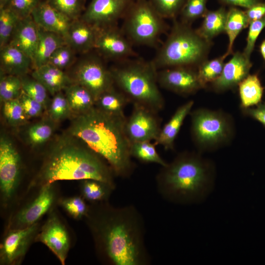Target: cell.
I'll return each instance as SVG.
<instances>
[{
  "instance_id": "cell-1",
  "label": "cell",
  "mask_w": 265,
  "mask_h": 265,
  "mask_svg": "<svg viewBox=\"0 0 265 265\" xmlns=\"http://www.w3.org/2000/svg\"><path fill=\"white\" fill-rule=\"evenodd\" d=\"M101 259L111 265H147L143 219L132 205L95 203L85 216Z\"/></svg>"
},
{
  "instance_id": "cell-2",
  "label": "cell",
  "mask_w": 265,
  "mask_h": 265,
  "mask_svg": "<svg viewBox=\"0 0 265 265\" xmlns=\"http://www.w3.org/2000/svg\"><path fill=\"white\" fill-rule=\"evenodd\" d=\"M126 119L107 114L95 106L74 116L67 133L81 140L104 159L115 176L128 178L134 164L125 129Z\"/></svg>"
},
{
  "instance_id": "cell-3",
  "label": "cell",
  "mask_w": 265,
  "mask_h": 265,
  "mask_svg": "<svg viewBox=\"0 0 265 265\" xmlns=\"http://www.w3.org/2000/svg\"><path fill=\"white\" fill-rule=\"evenodd\" d=\"M81 140L68 133L53 144L31 186L61 180L92 179L115 187L111 167Z\"/></svg>"
},
{
  "instance_id": "cell-4",
  "label": "cell",
  "mask_w": 265,
  "mask_h": 265,
  "mask_svg": "<svg viewBox=\"0 0 265 265\" xmlns=\"http://www.w3.org/2000/svg\"><path fill=\"white\" fill-rule=\"evenodd\" d=\"M215 170L210 160L199 152H184L161 169L156 177L159 193L175 203L200 202L211 192Z\"/></svg>"
},
{
  "instance_id": "cell-5",
  "label": "cell",
  "mask_w": 265,
  "mask_h": 265,
  "mask_svg": "<svg viewBox=\"0 0 265 265\" xmlns=\"http://www.w3.org/2000/svg\"><path fill=\"white\" fill-rule=\"evenodd\" d=\"M125 61L110 69L115 86L133 105L157 112L163 109L165 102L158 86V70L152 63Z\"/></svg>"
},
{
  "instance_id": "cell-6",
  "label": "cell",
  "mask_w": 265,
  "mask_h": 265,
  "mask_svg": "<svg viewBox=\"0 0 265 265\" xmlns=\"http://www.w3.org/2000/svg\"><path fill=\"white\" fill-rule=\"evenodd\" d=\"M211 44L187 24L176 22L151 62L157 70L177 66L198 67L206 60Z\"/></svg>"
},
{
  "instance_id": "cell-7",
  "label": "cell",
  "mask_w": 265,
  "mask_h": 265,
  "mask_svg": "<svg viewBox=\"0 0 265 265\" xmlns=\"http://www.w3.org/2000/svg\"><path fill=\"white\" fill-rule=\"evenodd\" d=\"M189 115L192 139L199 153L216 150L233 139L235 122L227 112L199 108L191 110Z\"/></svg>"
},
{
  "instance_id": "cell-8",
  "label": "cell",
  "mask_w": 265,
  "mask_h": 265,
  "mask_svg": "<svg viewBox=\"0 0 265 265\" xmlns=\"http://www.w3.org/2000/svg\"><path fill=\"white\" fill-rule=\"evenodd\" d=\"M124 16L123 32L131 42L151 46L156 44L163 30V18L149 0L131 2Z\"/></svg>"
},
{
  "instance_id": "cell-9",
  "label": "cell",
  "mask_w": 265,
  "mask_h": 265,
  "mask_svg": "<svg viewBox=\"0 0 265 265\" xmlns=\"http://www.w3.org/2000/svg\"><path fill=\"white\" fill-rule=\"evenodd\" d=\"M99 56L87 54L83 56L74 65L69 75L73 82L88 90L95 101L115 86L110 69L106 67Z\"/></svg>"
},
{
  "instance_id": "cell-10",
  "label": "cell",
  "mask_w": 265,
  "mask_h": 265,
  "mask_svg": "<svg viewBox=\"0 0 265 265\" xmlns=\"http://www.w3.org/2000/svg\"><path fill=\"white\" fill-rule=\"evenodd\" d=\"M21 160L11 138L4 134L0 137V189L6 205L13 197L19 184Z\"/></svg>"
},
{
  "instance_id": "cell-11",
  "label": "cell",
  "mask_w": 265,
  "mask_h": 265,
  "mask_svg": "<svg viewBox=\"0 0 265 265\" xmlns=\"http://www.w3.org/2000/svg\"><path fill=\"white\" fill-rule=\"evenodd\" d=\"M132 112L127 118L125 129L131 143L156 140L161 130L158 113L143 106L133 105Z\"/></svg>"
},
{
  "instance_id": "cell-12",
  "label": "cell",
  "mask_w": 265,
  "mask_h": 265,
  "mask_svg": "<svg viewBox=\"0 0 265 265\" xmlns=\"http://www.w3.org/2000/svg\"><path fill=\"white\" fill-rule=\"evenodd\" d=\"M53 183L41 186L36 196L9 220L7 230L25 228L38 222L54 202L55 191Z\"/></svg>"
},
{
  "instance_id": "cell-13",
  "label": "cell",
  "mask_w": 265,
  "mask_h": 265,
  "mask_svg": "<svg viewBox=\"0 0 265 265\" xmlns=\"http://www.w3.org/2000/svg\"><path fill=\"white\" fill-rule=\"evenodd\" d=\"M39 230L38 222L23 229L8 230L0 244V264L20 263Z\"/></svg>"
},
{
  "instance_id": "cell-14",
  "label": "cell",
  "mask_w": 265,
  "mask_h": 265,
  "mask_svg": "<svg viewBox=\"0 0 265 265\" xmlns=\"http://www.w3.org/2000/svg\"><path fill=\"white\" fill-rule=\"evenodd\" d=\"M94 50L104 58L120 61L134 54L131 42L116 25L97 28Z\"/></svg>"
},
{
  "instance_id": "cell-15",
  "label": "cell",
  "mask_w": 265,
  "mask_h": 265,
  "mask_svg": "<svg viewBox=\"0 0 265 265\" xmlns=\"http://www.w3.org/2000/svg\"><path fill=\"white\" fill-rule=\"evenodd\" d=\"M131 2V0H91L80 18L97 28L115 25Z\"/></svg>"
},
{
  "instance_id": "cell-16",
  "label": "cell",
  "mask_w": 265,
  "mask_h": 265,
  "mask_svg": "<svg viewBox=\"0 0 265 265\" xmlns=\"http://www.w3.org/2000/svg\"><path fill=\"white\" fill-rule=\"evenodd\" d=\"M157 80L161 87L183 96L196 93L203 88L197 70L192 67L177 66L157 71Z\"/></svg>"
},
{
  "instance_id": "cell-17",
  "label": "cell",
  "mask_w": 265,
  "mask_h": 265,
  "mask_svg": "<svg viewBox=\"0 0 265 265\" xmlns=\"http://www.w3.org/2000/svg\"><path fill=\"white\" fill-rule=\"evenodd\" d=\"M34 240L45 244L61 264L65 265L70 247V238L65 225L55 212L51 213Z\"/></svg>"
},
{
  "instance_id": "cell-18",
  "label": "cell",
  "mask_w": 265,
  "mask_h": 265,
  "mask_svg": "<svg viewBox=\"0 0 265 265\" xmlns=\"http://www.w3.org/2000/svg\"><path fill=\"white\" fill-rule=\"evenodd\" d=\"M251 67L250 58L243 53H234L230 60L225 63L219 77L210 84L212 89L221 93L235 88L249 75Z\"/></svg>"
},
{
  "instance_id": "cell-19",
  "label": "cell",
  "mask_w": 265,
  "mask_h": 265,
  "mask_svg": "<svg viewBox=\"0 0 265 265\" xmlns=\"http://www.w3.org/2000/svg\"><path fill=\"white\" fill-rule=\"evenodd\" d=\"M31 16L38 26L59 34L65 40L72 20L52 6L46 0H42Z\"/></svg>"
},
{
  "instance_id": "cell-20",
  "label": "cell",
  "mask_w": 265,
  "mask_h": 265,
  "mask_svg": "<svg viewBox=\"0 0 265 265\" xmlns=\"http://www.w3.org/2000/svg\"><path fill=\"white\" fill-rule=\"evenodd\" d=\"M97 28L81 20H73L65 38L76 53H88L94 49Z\"/></svg>"
},
{
  "instance_id": "cell-21",
  "label": "cell",
  "mask_w": 265,
  "mask_h": 265,
  "mask_svg": "<svg viewBox=\"0 0 265 265\" xmlns=\"http://www.w3.org/2000/svg\"><path fill=\"white\" fill-rule=\"evenodd\" d=\"M39 39L38 27L31 15L21 19L9 42L32 60Z\"/></svg>"
},
{
  "instance_id": "cell-22",
  "label": "cell",
  "mask_w": 265,
  "mask_h": 265,
  "mask_svg": "<svg viewBox=\"0 0 265 265\" xmlns=\"http://www.w3.org/2000/svg\"><path fill=\"white\" fill-rule=\"evenodd\" d=\"M0 49V72L20 77L33 68L31 58L16 47L8 44Z\"/></svg>"
},
{
  "instance_id": "cell-23",
  "label": "cell",
  "mask_w": 265,
  "mask_h": 265,
  "mask_svg": "<svg viewBox=\"0 0 265 265\" xmlns=\"http://www.w3.org/2000/svg\"><path fill=\"white\" fill-rule=\"evenodd\" d=\"M193 105L194 101L190 100L177 108L170 120L161 129L158 137L155 141L156 145H160L166 150L174 149L175 139Z\"/></svg>"
},
{
  "instance_id": "cell-24",
  "label": "cell",
  "mask_w": 265,
  "mask_h": 265,
  "mask_svg": "<svg viewBox=\"0 0 265 265\" xmlns=\"http://www.w3.org/2000/svg\"><path fill=\"white\" fill-rule=\"evenodd\" d=\"M31 75L39 81L53 96L73 83L69 75L63 70L49 64L34 69Z\"/></svg>"
},
{
  "instance_id": "cell-25",
  "label": "cell",
  "mask_w": 265,
  "mask_h": 265,
  "mask_svg": "<svg viewBox=\"0 0 265 265\" xmlns=\"http://www.w3.org/2000/svg\"><path fill=\"white\" fill-rule=\"evenodd\" d=\"M38 27L39 39L32 59L33 69L47 64L56 49L67 44L65 39L61 35Z\"/></svg>"
},
{
  "instance_id": "cell-26",
  "label": "cell",
  "mask_w": 265,
  "mask_h": 265,
  "mask_svg": "<svg viewBox=\"0 0 265 265\" xmlns=\"http://www.w3.org/2000/svg\"><path fill=\"white\" fill-rule=\"evenodd\" d=\"M57 123L48 116L29 125L24 132V138L32 148L41 146L53 136Z\"/></svg>"
},
{
  "instance_id": "cell-27",
  "label": "cell",
  "mask_w": 265,
  "mask_h": 265,
  "mask_svg": "<svg viewBox=\"0 0 265 265\" xmlns=\"http://www.w3.org/2000/svg\"><path fill=\"white\" fill-rule=\"evenodd\" d=\"M129 103L130 101L125 94L114 86L97 99L95 106L107 114L125 116L124 109Z\"/></svg>"
},
{
  "instance_id": "cell-28",
  "label": "cell",
  "mask_w": 265,
  "mask_h": 265,
  "mask_svg": "<svg viewBox=\"0 0 265 265\" xmlns=\"http://www.w3.org/2000/svg\"><path fill=\"white\" fill-rule=\"evenodd\" d=\"M63 92L73 116L82 114L95 106V100L92 95L78 83L73 82L66 87Z\"/></svg>"
},
{
  "instance_id": "cell-29",
  "label": "cell",
  "mask_w": 265,
  "mask_h": 265,
  "mask_svg": "<svg viewBox=\"0 0 265 265\" xmlns=\"http://www.w3.org/2000/svg\"><path fill=\"white\" fill-rule=\"evenodd\" d=\"M238 86L241 108L251 107L261 103L264 88L257 74L248 75Z\"/></svg>"
},
{
  "instance_id": "cell-30",
  "label": "cell",
  "mask_w": 265,
  "mask_h": 265,
  "mask_svg": "<svg viewBox=\"0 0 265 265\" xmlns=\"http://www.w3.org/2000/svg\"><path fill=\"white\" fill-rule=\"evenodd\" d=\"M227 15V11L223 7L207 11L201 26L196 31L206 40L211 42L213 37L225 32Z\"/></svg>"
},
{
  "instance_id": "cell-31",
  "label": "cell",
  "mask_w": 265,
  "mask_h": 265,
  "mask_svg": "<svg viewBox=\"0 0 265 265\" xmlns=\"http://www.w3.org/2000/svg\"><path fill=\"white\" fill-rule=\"evenodd\" d=\"M250 24V21L245 12L235 7H231L227 11L225 31L228 37L229 44L227 56L233 53L234 42L238 35Z\"/></svg>"
},
{
  "instance_id": "cell-32",
  "label": "cell",
  "mask_w": 265,
  "mask_h": 265,
  "mask_svg": "<svg viewBox=\"0 0 265 265\" xmlns=\"http://www.w3.org/2000/svg\"><path fill=\"white\" fill-rule=\"evenodd\" d=\"M115 187L98 180H82L81 191L83 198L92 203L107 201Z\"/></svg>"
},
{
  "instance_id": "cell-33",
  "label": "cell",
  "mask_w": 265,
  "mask_h": 265,
  "mask_svg": "<svg viewBox=\"0 0 265 265\" xmlns=\"http://www.w3.org/2000/svg\"><path fill=\"white\" fill-rule=\"evenodd\" d=\"M227 56L225 53L213 59L205 60L198 65L197 69L198 77L203 88L219 77L225 64L224 61Z\"/></svg>"
},
{
  "instance_id": "cell-34",
  "label": "cell",
  "mask_w": 265,
  "mask_h": 265,
  "mask_svg": "<svg viewBox=\"0 0 265 265\" xmlns=\"http://www.w3.org/2000/svg\"><path fill=\"white\" fill-rule=\"evenodd\" d=\"M156 145L148 141L132 142L130 149L131 156L142 162L154 163L164 166L167 163L158 154Z\"/></svg>"
},
{
  "instance_id": "cell-35",
  "label": "cell",
  "mask_w": 265,
  "mask_h": 265,
  "mask_svg": "<svg viewBox=\"0 0 265 265\" xmlns=\"http://www.w3.org/2000/svg\"><path fill=\"white\" fill-rule=\"evenodd\" d=\"M23 91L29 97L41 103L47 111L51 99L47 89L37 80L27 74L20 77Z\"/></svg>"
},
{
  "instance_id": "cell-36",
  "label": "cell",
  "mask_w": 265,
  "mask_h": 265,
  "mask_svg": "<svg viewBox=\"0 0 265 265\" xmlns=\"http://www.w3.org/2000/svg\"><path fill=\"white\" fill-rule=\"evenodd\" d=\"M46 113L47 116L57 123L73 116L63 91L59 92L53 96Z\"/></svg>"
},
{
  "instance_id": "cell-37",
  "label": "cell",
  "mask_w": 265,
  "mask_h": 265,
  "mask_svg": "<svg viewBox=\"0 0 265 265\" xmlns=\"http://www.w3.org/2000/svg\"><path fill=\"white\" fill-rule=\"evenodd\" d=\"M21 18L10 8H0V48L8 44Z\"/></svg>"
},
{
  "instance_id": "cell-38",
  "label": "cell",
  "mask_w": 265,
  "mask_h": 265,
  "mask_svg": "<svg viewBox=\"0 0 265 265\" xmlns=\"http://www.w3.org/2000/svg\"><path fill=\"white\" fill-rule=\"evenodd\" d=\"M20 77L0 72V100L3 103L18 99L22 92Z\"/></svg>"
},
{
  "instance_id": "cell-39",
  "label": "cell",
  "mask_w": 265,
  "mask_h": 265,
  "mask_svg": "<svg viewBox=\"0 0 265 265\" xmlns=\"http://www.w3.org/2000/svg\"><path fill=\"white\" fill-rule=\"evenodd\" d=\"M2 104L3 115L9 126L18 127L26 124L29 119L18 98L6 101Z\"/></svg>"
},
{
  "instance_id": "cell-40",
  "label": "cell",
  "mask_w": 265,
  "mask_h": 265,
  "mask_svg": "<svg viewBox=\"0 0 265 265\" xmlns=\"http://www.w3.org/2000/svg\"><path fill=\"white\" fill-rule=\"evenodd\" d=\"M75 53L69 45L65 44L56 49L47 64L63 70L73 65Z\"/></svg>"
},
{
  "instance_id": "cell-41",
  "label": "cell",
  "mask_w": 265,
  "mask_h": 265,
  "mask_svg": "<svg viewBox=\"0 0 265 265\" xmlns=\"http://www.w3.org/2000/svg\"><path fill=\"white\" fill-rule=\"evenodd\" d=\"M207 0H186L181 10L182 22L188 24L197 18L203 17L208 11Z\"/></svg>"
},
{
  "instance_id": "cell-42",
  "label": "cell",
  "mask_w": 265,
  "mask_h": 265,
  "mask_svg": "<svg viewBox=\"0 0 265 265\" xmlns=\"http://www.w3.org/2000/svg\"><path fill=\"white\" fill-rule=\"evenodd\" d=\"M53 7L67 16L71 20L80 18L82 15V0H46Z\"/></svg>"
},
{
  "instance_id": "cell-43",
  "label": "cell",
  "mask_w": 265,
  "mask_h": 265,
  "mask_svg": "<svg viewBox=\"0 0 265 265\" xmlns=\"http://www.w3.org/2000/svg\"><path fill=\"white\" fill-rule=\"evenodd\" d=\"M186 0H149L162 18H172L181 11Z\"/></svg>"
},
{
  "instance_id": "cell-44",
  "label": "cell",
  "mask_w": 265,
  "mask_h": 265,
  "mask_svg": "<svg viewBox=\"0 0 265 265\" xmlns=\"http://www.w3.org/2000/svg\"><path fill=\"white\" fill-rule=\"evenodd\" d=\"M60 204L71 216L77 219L85 217L89 209L83 199L79 196L61 199Z\"/></svg>"
},
{
  "instance_id": "cell-45",
  "label": "cell",
  "mask_w": 265,
  "mask_h": 265,
  "mask_svg": "<svg viewBox=\"0 0 265 265\" xmlns=\"http://www.w3.org/2000/svg\"><path fill=\"white\" fill-rule=\"evenodd\" d=\"M18 99L29 119L41 116L45 112H46L44 106L41 103L29 97L23 90Z\"/></svg>"
},
{
  "instance_id": "cell-46",
  "label": "cell",
  "mask_w": 265,
  "mask_h": 265,
  "mask_svg": "<svg viewBox=\"0 0 265 265\" xmlns=\"http://www.w3.org/2000/svg\"><path fill=\"white\" fill-rule=\"evenodd\" d=\"M265 27V17L250 23L246 45L243 52L248 58H250V55L254 50L256 40Z\"/></svg>"
},
{
  "instance_id": "cell-47",
  "label": "cell",
  "mask_w": 265,
  "mask_h": 265,
  "mask_svg": "<svg viewBox=\"0 0 265 265\" xmlns=\"http://www.w3.org/2000/svg\"><path fill=\"white\" fill-rule=\"evenodd\" d=\"M42 0H10L8 7L21 19L31 15Z\"/></svg>"
},
{
  "instance_id": "cell-48",
  "label": "cell",
  "mask_w": 265,
  "mask_h": 265,
  "mask_svg": "<svg viewBox=\"0 0 265 265\" xmlns=\"http://www.w3.org/2000/svg\"><path fill=\"white\" fill-rule=\"evenodd\" d=\"M241 109L244 115L253 118L265 126V102L260 103L255 107Z\"/></svg>"
},
{
  "instance_id": "cell-49",
  "label": "cell",
  "mask_w": 265,
  "mask_h": 265,
  "mask_svg": "<svg viewBox=\"0 0 265 265\" xmlns=\"http://www.w3.org/2000/svg\"><path fill=\"white\" fill-rule=\"evenodd\" d=\"M250 23L265 17V2H259L245 11Z\"/></svg>"
},
{
  "instance_id": "cell-50",
  "label": "cell",
  "mask_w": 265,
  "mask_h": 265,
  "mask_svg": "<svg viewBox=\"0 0 265 265\" xmlns=\"http://www.w3.org/2000/svg\"><path fill=\"white\" fill-rule=\"evenodd\" d=\"M224 3L233 6H240L249 8L256 3L260 2L259 0H220Z\"/></svg>"
},
{
  "instance_id": "cell-51",
  "label": "cell",
  "mask_w": 265,
  "mask_h": 265,
  "mask_svg": "<svg viewBox=\"0 0 265 265\" xmlns=\"http://www.w3.org/2000/svg\"><path fill=\"white\" fill-rule=\"evenodd\" d=\"M260 52L265 60V39L262 42L260 46Z\"/></svg>"
},
{
  "instance_id": "cell-52",
  "label": "cell",
  "mask_w": 265,
  "mask_h": 265,
  "mask_svg": "<svg viewBox=\"0 0 265 265\" xmlns=\"http://www.w3.org/2000/svg\"><path fill=\"white\" fill-rule=\"evenodd\" d=\"M10 0H0V8L8 6Z\"/></svg>"
}]
</instances>
